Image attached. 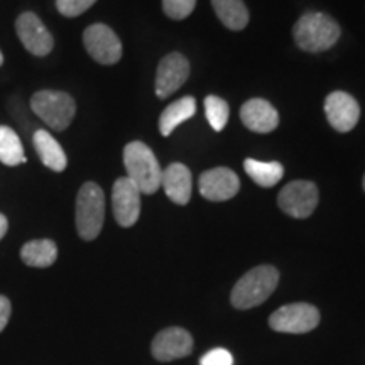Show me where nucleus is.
<instances>
[{"mask_svg": "<svg viewBox=\"0 0 365 365\" xmlns=\"http://www.w3.org/2000/svg\"><path fill=\"white\" fill-rule=\"evenodd\" d=\"M341 29L339 22L325 12H307L293 27L294 43L307 53L327 51L339 43Z\"/></svg>", "mask_w": 365, "mask_h": 365, "instance_id": "1", "label": "nucleus"}, {"mask_svg": "<svg viewBox=\"0 0 365 365\" xmlns=\"http://www.w3.org/2000/svg\"><path fill=\"white\" fill-rule=\"evenodd\" d=\"M124 166L127 178L139 188L140 193L153 195L161 188L163 170L148 144L134 140L124 149Z\"/></svg>", "mask_w": 365, "mask_h": 365, "instance_id": "2", "label": "nucleus"}, {"mask_svg": "<svg viewBox=\"0 0 365 365\" xmlns=\"http://www.w3.org/2000/svg\"><path fill=\"white\" fill-rule=\"evenodd\" d=\"M279 282V272L272 266H257L250 269L234 286L230 301L235 308L250 309L259 307L274 293Z\"/></svg>", "mask_w": 365, "mask_h": 365, "instance_id": "3", "label": "nucleus"}, {"mask_svg": "<svg viewBox=\"0 0 365 365\" xmlns=\"http://www.w3.org/2000/svg\"><path fill=\"white\" fill-rule=\"evenodd\" d=\"M105 220V195L97 182H85L76 196V230L83 240H95Z\"/></svg>", "mask_w": 365, "mask_h": 365, "instance_id": "4", "label": "nucleus"}, {"mask_svg": "<svg viewBox=\"0 0 365 365\" xmlns=\"http://www.w3.org/2000/svg\"><path fill=\"white\" fill-rule=\"evenodd\" d=\"M31 108L46 125L58 132L66 130L76 113V103L71 95L53 90L34 93L31 98Z\"/></svg>", "mask_w": 365, "mask_h": 365, "instance_id": "5", "label": "nucleus"}, {"mask_svg": "<svg viewBox=\"0 0 365 365\" xmlns=\"http://www.w3.org/2000/svg\"><path fill=\"white\" fill-rule=\"evenodd\" d=\"M319 323V312L313 304L293 303L276 309L269 317V327L281 333H308Z\"/></svg>", "mask_w": 365, "mask_h": 365, "instance_id": "6", "label": "nucleus"}, {"mask_svg": "<svg viewBox=\"0 0 365 365\" xmlns=\"http://www.w3.org/2000/svg\"><path fill=\"white\" fill-rule=\"evenodd\" d=\"M277 205L286 215L308 218L318 207V188L312 181H291L281 190Z\"/></svg>", "mask_w": 365, "mask_h": 365, "instance_id": "7", "label": "nucleus"}, {"mask_svg": "<svg viewBox=\"0 0 365 365\" xmlns=\"http://www.w3.org/2000/svg\"><path fill=\"white\" fill-rule=\"evenodd\" d=\"M86 51L100 65H115L122 58V43L118 36L108 26L93 24L83 33Z\"/></svg>", "mask_w": 365, "mask_h": 365, "instance_id": "8", "label": "nucleus"}, {"mask_svg": "<svg viewBox=\"0 0 365 365\" xmlns=\"http://www.w3.org/2000/svg\"><path fill=\"white\" fill-rule=\"evenodd\" d=\"M16 31L22 46L34 56H48L54 48L51 33L34 12L21 14L16 21Z\"/></svg>", "mask_w": 365, "mask_h": 365, "instance_id": "9", "label": "nucleus"}, {"mask_svg": "<svg viewBox=\"0 0 365 365\" xmlns=\"http://www.w3.org/2000/svg\"><path fill=\"white\" fill-rule=\"evenodd\" d=\"M140 191L129 178H118L112 190L113 217L120 227L135 225L140 215Z\"/></svg>", "mask_w": 365, "mask_h": 365, "instance_id": "10", "label": "nucleus"}, {"mask_svg": "<svg viewBox=\"0 0 365 365\" xmlns=\"http://www.w3.org/2000/svg\"><path fill=\"white\" fill-rule=\"evenodd\" d=\"M190 76V61L185 54L170 53L159 61L156 73V95L166 98L180 90Z\"/></svg>", "mask_w": 365, "mask_h": 365, "instance_id": "11", "label": "nucleus"}, {"mask_svg": "<svg viewBox=\"0 0 365 365\" xmlns=\"http://www.w3.org/2000/svg\"><path fill=\"white\" fill-rule=\"evenodd\" d=\"M191 350H193V336L180 327H171L159 331L150 345V352L159 362H171V360L188 357Z\"/></svg>", "mask_w": 365, "mask_h": 365, "instance_id": "12", "label": "nucleus"}, {"mask_svg": "<svg viewBox=\"0 0 365 365\" xmlns=\"http://www.w3.org/2000/svg\"><path fill=\"white\" fill-rule=\"evenodd\" d=\"M325 113L328 124L336 132L345 134L359 124L360 105L346 91H333L325 100Z\"/></svg>", "mask_w": 365, "mask_h": 365, "instance_id": "13", "label": "nucleus"}, {"mask_svg": "<svg viewBox=\"0 0 365 365\" xmlns=\"http://www.w3.org/2000/svg\"><path fill=\"white\" fill-rule=\"evenodd\" d=\"M200 193L210 202H227L240 190V180L228 168H213L205 171L198 181Z\"/></svg>", "mask_w": 365, "mask_h": 365, "instance_id": "14", "label": "nucleus"}, {"mask_svg": "<svg viewBox=\"0 0 365 365\" xmlns=\"http://www.w3.org/2000/svg\"><path fill=\"white\" fill-rule=\"evenodd\" d=\"M240 118L249 130L259 134H269L279 125V113L267 100L262 98H252L242 105Z\"/></svg>", "mask_w": 365, "mask_h": 365, "instance_id": "15", "label": "nucleus"}, {"mask_svg": "<svg viewBox=\"0 0 365 365\" xmlns=\"http://www.w3.org/2000/svg\"><path fill=\"white\" fill-rule=\"evenodd\" d=\"M161 186L168 198L176 205H186L191 198V173L185 164L173 163L163 170Z\"/></svg>", "mask_w": 365, "mask_h": 365, "instance_id": "16", "label": "nucleus"}, {"mask_svg": "<svg viewBox=\"0 0 365 365\" xmlns=\"http://www.w3.org/2000/svg\"><path fill=\"white\" fill-rule=\"evenodd\" d=\"M33 144L41 163L51 171L61 173L66 170L68 158L61 145L48 130H36L33 137Z\"/></svg>", "mask_w": 365, "mask_h": 365, "instance_id": "17", "label": "nucleus"}, {"mask_svg": "<svg viewBox=\"0 0 365 365\" xmlns=\"http://www.w3.org/2000/svg\"><path fill=\"white\" fill-rule=\"evenodd\" d=\"M196 113V100L195 97H182L166 107L159 117V130L164 137L171 135L173 130L182 122L190 120Z\"/></svg>", "mask_w": 365, "mask_h": 365, "instance_id": "18", "label": "nucleus"}, {"mask_svg": "<svg viewBox=\"0 0 365 365\" xmlns=\"http://www.w3.org/2000/svg\"><path fill=\"white\" fill-rule=\"evenodd\" d=\"M21 259L29 267H49L56 262L58 247L53 240H31L22 245Z\"/></svg>", "mask_w": 365, "mask_h": 365, "instance_id": "19", "label": "nucleus"}, {"mask_svg": "<svg viewBox=\"0 0 365 365\" xmlns=\"http://www.w3.org/2000/svg\"><path fill=\"white\" fill-rule=\"evenodd\" d=\"M213 11L230 31H242L249 24V9L244 0H212Z\"/></svg>", "mask_w": 365, "mask_h": 365, "instance_id": "20", "label": "nucleus"}, {"mask_svg": "<svg viewBox=\"0 0 365 365\" xmlns=\"http://www.w3.org/2000/svg\"><path fill=\"white\" fill-rule=\"evenodd\" d=\"M245 173L250 176L255 185L264 186V188H271V186L277 185L284 176V168L281 163L271 161L262 163L257 159H245L244 161Z\"/></svg>", "mask_w": 365, "mask_h": 365, "instance_id": "21", "label": "nucleus"}, {"mask_svg": "<svg viewBox=\"0 0 365 365\" xmlns=\"http://www.w3.org/2000/svg\"><path fill=\"white\" fill-rule=\"evenodd\" d=\"M0 163L6 166H19L26 163L24 148L19 135L7 125H0Z\"/></svg>", "mask_w": 365, "mask_h": 365, "instance_id": "22", "label": "nucleus"}, {"mask_svg": "<svg viewBox=\"0 0 365 365\" xmlns=\"http://www.w3.org/2000/svg\"><path fill=\"white\" fill-rule=\"evenodd\" d=\"M205 113H207V120L212 125V129L220 132L225 129L230 108H228V103L223 98L210 95V97L205 98Z\"/></svg>", "mask_w": 365, "mask_h": 365, "instance_id": "23", "label": "nucleus"}, {"mask_svg": "<svg viewBox=\"0 0 365 365\" xmlns=\"http://www.w3.org/2000/svg\"><path fill=\"white\" fill-rule=\"evenodd\" d=\"M196 0H163V11L173 21H182L195 11Z\"/></svg>", "mask_w": 365, "mask_h": 365, "instance_id": "24", "label": "nucleus"}, {"mask_svg": "<svg viewBox=\"0 0 365 365\" xmlns=\"http://www.w3.org/2000/svg\"><path fill=\"white\" fill-rule=\"evenodd\" d=\"M97 0H56V9L65 17H78L88 11Z\"/></svg>", "mask_w": 365, "mask_h": 365, "instance_id": "25", "label": "nucleus"}, {"mask_svg": "<svg viewBox=\"0 0 365 365\" xmlns=\"http://www.w3.org/2000/svg\"><path fill=\"white\" fill-rule=\"evenodd\" d=\"M234 364V357L228 352L227 349H213L208 354H205L200 365H232Z\"/></svg>", "mask_w": 365, "mask_h": 365, "instance_id": "26", "label": "nucleus"}, {"mask_svg": "<svg viewBox=\"0 0 365 365\" xmlns=\"http://www.w3.org/2000/svg\"><path fill=\"white\" fill-rule=\"evenodd\" d=\"M11 312H12V304L6 296L0 294V331H4V328L7 327L9 318H11Z\"/></svg>", "mask_w": 365, "mask_h": 365, "instance_id": "27", "label": "nucleus"}, {"mask_svg": "<svg viewBox=\"0 0 365 365\" xmlns=\"http://www.w3.org/2000/svg\"><path fill=\"white\" fill-rule=\"evenodd\" d=\"M7 228H9L7 218H6V215H2V213H0V240H2L4 235L7 234Z\"/></svg>", "mask_w": 365, "mask_h": 365, "instance_id": "28", "label": "nucleus"}, {"mask_svg": "<svg viewBox=\"0 0 365 365\" xmlns=\"http://www.w3.org/2000/svg\"><path fill=\"white\" fill-rule=\"evenodd\" d=\"M4 65V54H2V51H0V66Z\"/></svg>", "mask_w": 365, "mask_h": 365, "instance_id": "29", "label": "nucleus"}, {"mask_svg": "<svg viewBox=\"0 0 365 365\" xmlns=\"http://www.w3.org/2000/svg\"><path fill=\"white\" fill-rule=\"evenodd\" d=\"M362 185H364V191H365V175H364V182H362Z\"/></svg>", "mask_w": 365, "mask_h": 365, "instance_id": "30", "label": "nucleus"}]
</instances>
